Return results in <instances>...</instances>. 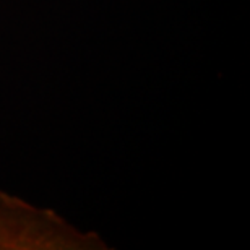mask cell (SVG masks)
Returning <instances> with one entry per match:
<instances>
[{"label": "cell", "instance_id": "cell-1", "mask_svg": "<svg viewBox=\"0 0 250 250\" xmlns=\"http://www.w3.org/2000/svg\"><path fill=\"white\" fill-rule=\"evenodd\" d=\"M104 250V239L51 208L0 190V250Z\"/></svg>", "mask_w": 250, "mask_h": 250}]
</instances>
